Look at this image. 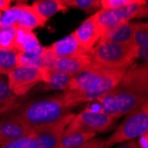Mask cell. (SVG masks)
Listing matches in <instances>:
<instances>
[{
    "label": "cell",
    "mask_w": 148,
    "mask_h": 148,
    "mask_svg": "<svg viewBox=\"0 0 148 148\" xmlns=\"http://www.w3.org/2000/svg\"><path fill=\"white\" fill-rule=\"evenodd\" d=\"M127 69H108L91 63L85 70L73 76L63 92L66 104L75 108L79 104L96 100L113 90Z\"/></svg>",
    "instance_id": "1"
},
{
    "label": "cell",
    "mask_w": 148,
    "mask_h": 148,
    "mask_svg": "<svg viewBox=\"0 0 148 148\" xmlns=\"http://www.w3.org/2000/svg\"><path fill=\"white\" fill-rule=\"evenodd\" d=\"M73 107L66 104L63 93L30 99L18 106L11 113L23 119L32 127L57 123L73 113Z\"/></svg>",
    "instance_id": "2"
},
{
    "label": "cell",
    "mask_w": 148,
    "mask_h": 148,
    "mask_svg": "<svg viewBox=\"0 0 148 148\" xmlns=\"http://www.w3.org/2000/svg\"><path fill=\"white\" fill-rule=\"evenodd\" d=\"M122 115H126L148 102V68L145 65L130 66L114 88Z\"/></svg>",
    "instance_id": "3"
},
{
    "label": "cell",
    "mask_w": 148,
    "mask_h": 148,
    "mask_svg": "<svg viewBox=\"0 0 148 148\" xmlns=\"http://www.w3.org/2000/svg\"><path fill=\"white\" fill-rule=\"evenodd\" d=\"M92 63L108 69H128L137 60V46L99 41L89 52Z\"/></svg>",
    "instance_id": "4"
},
{
    "label": "cell",
    "mask_w": 148,
    "mask_h": 148,
    "mask_svg": "<svg viewBox=\"0 0 148 148\" xmlns=\"http://www.w3.org/2000/svg\"><path fill=\"white\" fill-rule=\"evenodd\" d=\"M105 141V148L139 138L148 132V102L130 112Z\"/></svg>",
    "instance_id": "5"
},
{
    "label": "cell",
    "mask_w": 148,
    "mask_h": 148,
    "mask_svg": "<svg viewBox=\"0 0 148 148\" xmlns=\"http://www.w3.org/2000/svg\"><path fill=\"white\" fill-rule=\"evenodd\" d=\"M147 5V1L136 0L133 4L119 9H100L93 13V17L105 31L132 19L145 18L148 12Z\"/></svg>",
    "instance_id": "6"
},
{
    "label": "cell",
    "mask_w": 148,
    "mask_h": 148,
    "mask_svg": "<svg viewBox=\"0 0 148 148\" xmlns=\"http://www.w3.org/2000/svg\"><path fill=\"white\" fill-rule=\"evenodd\" d=\"M114 125L115 120L104 113L98 110L85 109L77 114H75L66 126L64 134H69L72 132L105 133L111 130Z\"/></svg>",
    "instance_id": "7"
},
{
    "label": "cell",
    "mask_w": 148,
    "mask_h": 148,
    "mask_svg": "<svg viewBox=\"0 0 148 148\" xmlns=\"http://www.w3.org/2000/svg\"><path fill=\"white\" fill-rule=\"evenodd\" d=\"M75 114V113H71L51 124L33 127L32 148H55Z\"/></svg>",
    "instance_id": "8"
},
{
    "label": "cell",
    "mask_w": 148,
    "mask_h": 148,
    "mask_svg": "<svg viewBox=\"0 0 148 148\" xmlns=\"http://www.w3.org/2000/svg\"><path fill=\"white\" fill-rule=\"evenodd\" d=\"M7 84L15 97H21L34 86L43 82L40 69L16 66L7 75Z\"/></svg>",
    "instance_id": "9"
},
{
    "label": "cell",
    "mask_w": 148,
    "mask_h": 148,
    "mask_svg": "<svg viewBox=\"0 0 148 148\" xmlns=\"http://www.w3.org/2000/svg\"><path fill=\"white\" fill-rule=\"evenodd\" d=\"M32 128L23 119L9 112L0 119V145L28 135Z\"/></svg>",
    "instance_id": "10"
},
{
    "label": "cell",
    "mask_w": 148,
    "mask_h": 148,
    "mask_svg": "<svg viewBox=\"0 0 148 148\" xmlns=\"http://www.w3.org/2000/svg\"><path fill=\"white\" fill-rule=\"evenodd\" d=\"M103 33L104 29L91 15L84 21L72 34L80 47L86 52H90L100 40Z\"/></svg>",
    "instance_id": "11"
},
{
    "label": "cell",
    "mask_w": 148,
    "mask_h": 148,
    "mask_svg": "<svg viewBox=\"0 0 148 148\" xmlns=\"http://www.w3.org/2000/svg\"><path fill=\"white\" fill-rule=\"evenodd\" d=\"M92 60L90 53H84L74 57L56 59L51 64V69L60 70L75 76L88 69L91 65Z\"/></svg>",
    "instance_id": "12"
},
{
    "label": "cell",
    "mask_w": 148,
    "mask_h": 148,
    "mask_svg": "<svg viewBox=\"0 0 148 148\" xmlns=\"http://www.w3.org/2000/svg\"><path fill=\"white\" fill-rule=\"evenodd\" d=\"M137 25L138 22L128 21L119 24L114 28L106 29L100 38V41L125 45H133V34Z\"/></svg>",
    "instance_id": "13"
},
{
    "label": "cell",
    "mask_w": 148,
    "mask_h": 148,
    "mask_svg": "<svg viewBox=\"0 0 148 148\" xmlns=\"http://www.w3.org/2000/svg\"><path fill=\"white\" fill-rule=\"evenodd\" d=\"M48 48L51 55L55 59L69 58L84 53H89L80 47L72 33L54 42L51 45L48 46Z\"/></svg>",
    "instance_id": "14"
},
{
    "label": "cell",
    "mask_w": 148,
    "mask_h": 148,
    "mask_svg": "<svg viewBox=\"0 0 148 148\" xmlns=\"http://www.w3.org/2000/svg\"><path fill=\"white\" fill-rule=\"evenodd\" d=\"M17 5L18 15L16 26L23 27V28H26L32 31L36 28L44 27L47 21L40 15L31 5L18 3Z\"/></svg>",
    "instance_id": "15"
},
{
    "label": "cell",
    "mask_w": 148,
    "mask_h": 148,
    "mask_svg": "<svg viewBox=\"0 0 148 148\" xmlns=\"http://www.w3.org/2000/svg\"><path fill=\"white\" fill-rule=\"evenodd\" d=\"M39 69L42 74L43 82L45 84V90H66L69 88L73 77L72 75L60 70L49 69L47 66H43Z\"/></svg>",
    "instance_id": "16"
},
{
    "label": "cell",
    "mask_w": 148,
    "mask_h": 148,
    "mask_svg": "<svg viewBox=\"0 0 148 148\" xmlns=\"http://www.w3.org/2000/svg\"><path fill=\"white\" fill-rule=\"evenodd\" d=\"M31 5L46 21L57 12H65L69 9L62 3V0H36Z\"/></svg>",
    "instance_id": "17"
},
{
    "label": "cell",
    "mask_w": 148,
    "mask_h": 148,
    "mask_svg": "<svg viewBox=\"0 0 148 148\" xmlns=\"http://www.w3.org/2000/svg\"><path fill=\"white\" fill-rule=\"evenodd\" d=\"M96 100L99 101L100 106V111L105 114L108 115L114 120H117L123 115L121 114L118 100L114 90H111L104 95L98 98Z\"/></svg>",
    "instance_id": "18"
},
{
    "label": "cell",
    "mask_w": 148,
    "mask_h": 148,
    "mask_svg": "<svg viewBox=\"0 0 148 148\" xmlns=\"http://www.w3.org/2000/svg\"><path fill=\"white\" fill-rule=\"evenodd\" d=\"M97 134L91 132H72L63 134L55 148H79L86 142L96 137Z\"/></svg>",
    "instance_id": "19"
},
{
    "label": "cell",
    "mask_w": 148,
    "mask_h": 148,
    "mask_svg": "<svg viewBox=\"0 0 148 148\" xmlns=\"http://www.w3.org/2000/svg\"><path fill=\"white\" fill-rule=\"evenodd\" d=\"M15 97L10 90L7 81L0 76V114L5 115L15 107Z\"/></svg>",
    "instance_id": "20"
},
{
    "label": "cell",
    "mask_w": 148,
    "mask_h": 148,
    "mask_svg": "<svg viewBox=\"0 0 148 148\" xmlns=\"http://www.w3.org/2000/svg\"><path fill=\"white\" fill-rule=\"evenodd\" d=\"M18 51L0 48V75H8L16 68Z\"/></svg>",
    "instance_id": "21"
},
{
    "label": "cell",
    "mask_w": 148,
    "mask_h": 148,
    "mask_svg": "<svg viewBox=\"0 0 148 148\" xmlns=\"http://www.w3.org/2000/svg\"><path fill=\"white\" fill-rule=\"evenodd\" d=\"M66 7H72L86 13L97 12L101 9L100 0H62Z\"/></svg>",
    "instance_id": "22"
},
{
    "label": "cell",
    "mask_w": 148,
    "mask_h": 148,
    "mask_svg": "<svg viewBox=\"0 0 148 148\" xmlns=\"http://www.w3.org/2000/svg\"><path fill=\"white\" fill-rule=\"evenodd\" d=\"M16 27L0 25V48L14 49V36Z\"/></svg>",
    "instance_id": "23"
},
{
    "label": "cell",
    "mask_w": 148,
    "mask_h": 148,
    "mask_svg": "<svg viewBox=\"0 0 148 148\" xmlns=\"http://www.w3.org/2000/svg\"><path fill=\"white\" fill-rule=\"evenodd\" d=\"M132 45L137 47L148 46V25L147 23L138 22L133 34Z\"/></svg>",
    "instance_id": "24"
},
{
    "label": "cell",
    "mask_w": 148,
    "mask_h": 148,
    "mask_svg": "<svg viewBox=\"0 0 148 148\" xmlns=\"http://www.w3.org/2000/svg\"><path fill=\"white\" fill-rule=\"evenodd\" d=\"M18 15V5L17 4L11 6L6 12L2 13L0 17V25L5 27H16V21Z\"/></svg>",
    "instance_id": "25"
},
{
    "label": "cell",
    "mask_w": 148,
    "mask_h": 148,
    "mask_svg": "<svg viewBox=\"0 0 148 148\" xmlns=\"http://www.w3.org/2000/svg\"><path fill=\"white\" fill-rule=\"evenodd\" d=\"M33 142V133L32 130L29 134L21 138L8 142L3 145H0V148H32Z\"/></svg>",
    "instance_id": "26"
},
{
    "label": "cell",
    "mask_w": 148,
    "mask_h": 148,
    "mask_svg": "<svg viewBox=\"0 0 148 148\" xmlns=\"http://www.w3.org/2000/svg\"><path fill=\"white\" fill-rule=\"evenodd\" d=\"M136 0H100L101 9H119L133 4Z\"/></svg>",
    "instance_id": "27"
},
{
    "label": "cell",
    "mask_w": 148,
    "mask_h": 148,
    "mask_svg": "<svg viewBox=\"0 0 148 148\" xmlns=\"http://www.w3.org/2000/svg\"><path fill=\"white\" fill-rule=\"evenodd\" d=\"M105 141L106 139L103 138H94L90 141L86 142L85 144H84L79 148H105Z\"/></svg>",
    "instance_id": "28"
},
{
    "label": "cell",
    "mask_w": 148,
    "mask_h": 148,
    "mask_svg": "<svg viewBox=\"0 0 148 148\" xmlns=\"http://www.w3.org/2000/svg\"><path fill=\"white\" fill-rule=\"evenodd\" d=\"M137 59H142L145 62L148 59V46L137 47Z\"/></svg>",
    "instance_id": "29"
},
{
    "label": "cell",
    "mask_w": 148,
    "mask_h": 148,
    "mask_svg": "<svg viewBox=\"0 0 148 148\" xmlns=\"http://www.w3.org/2000/svg\"><path fill=\"white\" fill-rule=\"evenodd\" d=\"M137 143H138V148H148V132L140 136L138 142Z\"/></svg>",
    "instance_id": "30"
},
{
    "label": "cell",
    "mask_w": 148,
    "mask_h": 148,
    "mask_svg": "<svg viewBox=\"0 0 148 148\" xmlns=\"http://www.w3.org/2000/svg\"><path fill=\"white\" fill-rule=\"evenodd\" d=\"M115 148H138V143L135 139H132V140H130V141H127L126 143L121 145Z\"/></svg>",
    "instance_id": "31"
},
{
    "label": "cell",
    "mask_w": 148,
    "mask_h": 148,
    "mask_svg": "<svg viewBox=\"0 0 148 148\" xmlns=\"http://www.w3.org/2000/svg\"><path fill=\"white\" fill-rule=\"evenodd\" d=\"M12 1L10 0H0V12H6L11 7Z\"/></svg>",
    "instance_id": "32"
},
{
    "label": "cell",
    "mask_w": 148,
    "mask_h": 148,
    "mask_svg": "<svg viewBox=\"0 0 148 148\" xmlns=\"http://www.w3.org/2000/svg\"><path fill=\"white\" fill-rule=\"evenodd\" d=\"M1 15H2V12H0V17H1Z\"/></svg>",
    "instance_id": "33"
}]
</instances>
